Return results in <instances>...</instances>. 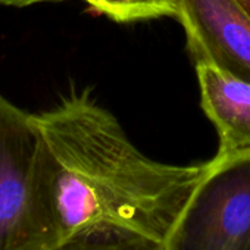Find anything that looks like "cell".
<instances>
[{"label":"cell","instance_id":"9c48e42d","mask_svg":"<svg viewBox=\"0 0 250 250\" xmlns=\"http://www.w3.org/2000/svg\"><path fill=\"white\" fill-rule=\"evenodd\" d=\"M238 2L243 5V8L250 14V0H238Z\"/></svg>","mask_w":250,"mask_h":250},{"label":"cell","instance_id":"7a4b0ae2","mask_svg":"<svg viewBox=\"0 0 250 250\" xmlns=\"http://www.w3.org/2000/svg\"><path fill=\"white\" fill-rule=\"evenodd\" d=\"M39 142L33 113L0 93V250L59 244L39 191Z\"/></svg>","mask_w":250,"mask_h":250},{"label":"cell","instance_id":"52a82bcc","mask_svg":"<svg viewBox=\"0 0 250 250\" xmlns=\"http://www.w3.org/2000/svg\"><path fill=\"white\" fill-rule=\"evenodd\" d=\"M88 8L115 22L175 17V0H84Z\"/></svg>","mask_w":250,"mask_h":250},{"label":"cell","instance_id":"ba28073f","mask_svg":"<svg viewBox=\"0 0 250 250\" xmlns=\"http://www.w3.org/2000/svg\"><path fill=\"white\" fill-rule=\"evenodd\" d=\"M46 2H63V0H0V6H11V8H27Z\"/></svg>","mask_w":250,"mask_h":250},{"label":"cell","instance_id":"277c9868","mask_svg":"<svg viewBox=\"0 0 250 250\" xmlns=\"http://www.w3.org/2000/svg\"><path fill=\"white\" fill-rule=\"evenodd\" d=\"M194 65L209 63L250 83V14L238 0H175Z\"/></svg>","mask_w":250,"mask_h":250},{"label":"cell","instance_id":"6da1fadb","mask_svg":"<svg viewBox=\"0 0 250 250\" xmlns=\"http://www.w3.org/2000/svg\"><path fill=\"white\" fill-rule=\"evenodd\" d=\"M33 119L40 137L39 191L59 244L96 227L164 243L213 165L146 156L87 90L69 93Z\"/></svg>","mask_w":250,"mask_h":250},{"label":"cell","instance_id":"8992f818","mask_svg":"<svg viewBox=\"0 0 250 250\" xmlns=\"http://www.w3.org/2000/svg\"><path fill=\"white\" fill-rule=\"evenodd\" d=\"M50 250H165L162 241L119 228L96 227L83 231Z\"/></svg>","mask_w":250,"mask_h":250},{"label":"cell","instance_id":"5b68a950","mask_svg":"<svg viewBox=\"0 0 250 250\" xmlns=\"http://www.w3.org/2000/svg\"><path fill=\"white\" fill-rule=\"evenodd\" d=\"M200 104L215 125L218 156L250 150V83L238 80L209 63H197Z\"/></svg>","mask_w":250,"mask_h":250},{"label":"cell","instance_id":"3957f363","mask_svg":"<svg viewBox=\"0 0 250 250\" xmlns=\"http://www.w3.org/2000/svg\"><path fill=\"white\" fill-rule=\"evenodd\" d=\"M212 162L165 250H250V150Z\"/></svg>","mask_w":250,"mask_h":250}]
</instances>
